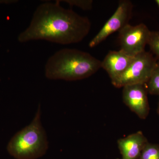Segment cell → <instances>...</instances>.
Masks as SVG:
<instances>
[{
	"mask_svg": "<svg viewBox=\"0 0 159 159\" xmlns=\"http://www.w3.org/2000/svg\"><path fill=\"white\" fill-rule=\"evenodd\" d=\"M91 28L88 18L63 8L57 1L47 2L36 8L29 27L20 33L18 40L20 43L44 40L70 44L81 41Z\"/></svg>",
	"mask_w": 159,
	"mask_h": 159,
	"instance_id": "1",
	"label": "cell"
},
{
	"mask_svg": "<svg viewBox=\"0 0 159 159\" xmlns=\"http://www.w3.org/2000/svg\"><path fill=\"white\" fill-rule=\"evenodd\" d=\"M101 68V61L89 53L75 49L57 51L47 61L46 77L52 80L74 81L90 77Z\"/></svg>",
	"mask_w": 159,
	"mask_h": 159,
	"instance_id": "2",
	"label": "cell"
},
{
	"mask_svg": "<svg viewBox=\"0 0 159 159\" xmlns=\"http://www.w3.org/2000/svg\"><path fill=\"white\" fill-rule=\"evenodd\" d=\"M48 148L47 134L41 122L39 105L32 122L14 135L7 149L16 159H35L44 155Z\"/></svg>",
	"mask_w": 159,
	"mask_h": 159,
	"instance_id": "3",
	"label": "cell"
},
{
	"mask_svg": "<svg viewBox=\"0 0 159 159\" xmlns=\"http://www.w3.org/2000/svg\"><path fill=\"white\" fill-rule=\"evenodd\" d=\"M157 63V60L150 52L144 51L135 56L125 72L111 81L119 88L133 84H146Z\"/></svg>",
	"mask_w": 159,
	"mask_h": 159,
	"instance_id": "4",
	"label": "cell"
},
{
	"mask_svg": "<svg viewBox=\"0 0 159 159\" xmlns=\"http://www.w3.org/2000/svg\"><path fill=\"white\" fill-rule=\"evenodd\" d=\"M119 31L121 51L132 57L145 51L151 31L145 24L132 26L128 24Z\"/></svg>",
	"mask_w": 159,
	"mask_h": 159,
	"instance_id": "5",
	"label": "cell"
},
{
	"mask_svg": "<svg viewBox=\"0 0 159 159\" xmlns=\"http://www.w3.org/2000/svg\"><path fill=\"white\" fill-rule=\"evenodd\" d=\"M133 5L129 0H121L114 14L106 22L101 30L89 44L93 48L98 46L107 37L116 31L121 30L128 24L132 13Z\"/></svg>",
	"mask_w": 159,
	"mask_h": 159,
	"instance_id": "6",
	"label": "cell"
},
{
	"mask_svg": "<svg viewBox=\"0 0 159 159\" xmlns=\"http://www.w3.org/2000/svg\"><path fill=\"white\" fill-rule=\"evenodd\" d=\"M146 84H133L123 87V102L141 119H145L149 112Z\"/></svg>",
	"mask_w": 159,
	"mask_h": 159,
	"instance_id": "7",
	"label": "cell"
},
{
	"mask_svg": "<svg viewBox=\"0 0 159 159\" xmlns=\"http://www.w3.org/2000/svg\"><path fill=\"white\" fill-rule=\"evenodd\" d=\"M134 57L129 56L121 50L110 51L101 61V68L107 72L112 81L125 72Z\"/></svg>",
	"mask_w": 159,
	"mask_h": 159,
	"instance_id": "8",
	"label": "cell"
},
{
	"mask_svg": "<svg viewBox=\"0 0 159 159\" xmlns=\"http://www.w3.org/2000/svg\"><path fill=\"white\" fill-rule=\"evenodd\" d=\"M148 140L142 131H138L128 136L119 139L118 147L122 159H138Z\"/></svg>",
	"mask_w": 159,
	"mask_h": 159,
	"instance_id": "9",
	"label": "cell"
},
{
	"mask_svg": "<svg viewBox=\"0 0 159 159\" xmlns=\"http://www.w3.org/2000/svg\"><path fill=\"white\" fill-rule=\"evenodd\" d=\"M146 85L149 94L159 96V62L158 61Z\"/></svg>",
	"mask_w": 159,
	"mask_h": 159,
	"instance_id": "10",
	"label": "cell"
},
{
	"mask_svg": "<svg viewBox=\"0 0 159 159\" xmlns=\"http://www.w3.org/2000/svg\"><path fill=\"white\" fill-rule=\"evenodd\" d=\"M138 159H159V145L148 142Z\"/></svg>",
	"mask_w": 159,
	"mask_h": 159,
	"instance_id": "11",
	"label": "cell"
},
{
	"mask_svg": "<svg viewBox=\"0 0 159 159\" xmlns=\"http://www.w3.org/2000/svg\"><path fill=\"white\" fill-rule=\"evenodd\" d=\"M148 45L159 62V31H151Z\"/></svg>",
	"mask_w": 159,
	"mask_h": 159,
	"instance_id": "12",
	"label": "cell"
},
{
	"mask_svg": "<svg viewBox=\"0 0 159 159\" xmlns=\"http://www.w3.org/2000/svg\"><path fill=\"white\" fill-rule=\"evenodd\" d=\"M60 1L67 3L70 6H76L84 10L92 9L93 2L92 0H64Z\"/></svg>",
	"mask_w": 159,
	"mask_h": 159,
	"instance_id": "13",
	"label": "cell"
},
{
	"mask_svg": "<svg viewBox=\"0 0 159 159\" xmlns=\"http://www.w3.org/2000/svg\"><path fill=\"white\" fill-rule=\"evenodd\" d=\"M155 2L156 3L158 7L159 8V0H156Z\"/></svg>",
	"mask_w": 159,
	"mask_h": 159,
	"instance_id": "14",
	"label": "cell"
},
{
	"mask_svg": "<svg viewBox=\"0 0 159 159\" xmlns=\"http://www.w3.org/2000/svg\"><path fill=\"white\" fill-rule=\"evenodd\" d=\"M157 113L158 114L159 116V102L158 103V108H157Z\"/></svg>",
	"mask_w": 159,
	"mask_h": 159,
	"instance_id": "15",
	"label": "cell"
},
{
	"mask_svg": "<svg viewBox=\"0 0 159 159\" xmlns=\"http://www.w3.org/2000/svg\"></svg>",
	"mask_w": 159,
	"mask_h": 159,
	"instance_id": "16",
	"label": "cell"
}]
</instances>
